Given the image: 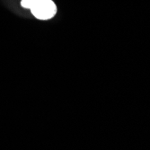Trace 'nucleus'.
Wrapping results in <instances>:
<instances>
[{
	"label": "nucleus",
	"instance_id": "obj_2",
	"mask_svg": "<svg viewBox=\"0 0 150 150\" xmlns=\"http://www.w3.org/2000/svg\"><path fill=\"white\" fill-rule=\"evenodd\" d=\"M33 3V0H22L21 1V5L24 8H31Z\"/></svg>",
	"mask_w": 150,
	"mask_h": 150
},
{
	"label": "nucleus",
	"instance_id": "obj_1",
	"mask_svg": "<svg viewBox=\"0 0 150 150\" xmlns=\"http://www.w3.org/2000/svg\"><path fill=\"white\" fill-rule=\"evenodd\" d=\"M30 9L33 15L40 20L50 19L57 12L56 5L52 0H33Z\"/></svg>",
	"mask_w": 150,
	"mask_h": 150
}]
</instances>
